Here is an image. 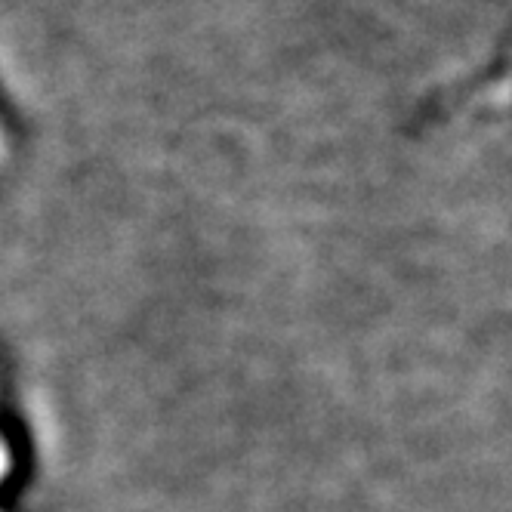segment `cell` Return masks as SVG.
Here are the masks:
<instances>
[{"label": "cell", "mask_w": 512, "mask_h": 512, "mask_svg": "<svg viewBox=\"0 0 512 512\" xmlns=\"http://www.w3.org/2000/svg\"><path fill=\"white\" fill-rule=\"evenodd\" d=\"M0 136H4V133H0Z\"/></svg>", "instance_id": "cell-1"}]
</instances>
